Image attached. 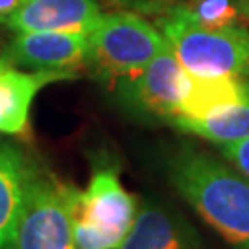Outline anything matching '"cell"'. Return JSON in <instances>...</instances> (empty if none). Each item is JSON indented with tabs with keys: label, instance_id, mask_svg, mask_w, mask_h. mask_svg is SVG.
<instances>
[{
	"label": "cell",
	"instance_id": "obj_1",
	"mask_svg": "<svg viewBox=\"0 0 249 249\" xmlns=\"http://www.w3.org/2000/svg\"><path fill=\"white\" fill-rule=\"evenodd\" d=\"M170 183L205 222L236 249H249V179L229 164L183 144L168 157Z\"/></svg>",
	"mask_w": 249,
	"mask_h": 249
},
{
	"label": "cell",
	"instance_id": "obj_2",
	"mask_svg": "<svg viewBox=\"0 0 249 249\" xmlns=\"http://www.w3.org/2000/svg\"><path fill=\"white\" fill-rule=\"evenodd\" d=\"M157 28L190 74L249 78V30L246 26L207 30L188 17L183 4L178 2L157 20Z\"/></svg>",
	"mask_w": 249,
	"mask_h": 249
},
{
	"label": "cell",
	"instance_id": "obj_3",
	"mask_svg": "<svg viewBox=\"0 0 249 249\" xmlns=\"http://www.w3.org/2000/svg\"><path fill=\"white\" fill-rule=\"evenodd\" d=\"M139 201L113 166L94 170L89 185L72 188V227L78 249H116L133 225Z\"/></svg>",
	"mask_w": 249,
	"mask_h": 249
},
{
	"label": "cell",
	"instance_id": "obj_4",
	"mask_svg": "<svg viewBox=\"0 0 249 249\" xmlns=\"http://www.w3.org/2000/svg\"><path fill=\"white\" fill-rule=\"evenodd\" d=\"M87 39V65L111 83L135 76L168 46L159 28L129 11L102 13Z\"/></svg>",
	"mask_w": 249,
	"mask_h": 249
},
{
	"label": "cell",
	"instance_id": "obj_5",
	"mask_svg": "<svg viewBox=\"0 0 249 249\" xmlns=\"http://www.w3.org/2000/svg\"><path fill=\"white\" fill-rule=\"evenodd\" d=\"M72 188L37 168L13 249H78L72 227Z\"/></svg>",
	"mask_w": 249,
	"mask_h": 249
},
{
	"label": "cell",
	"instance_id": "obj_6",
	"mask_svg": "<svg viewBox=\"0 0 249 249\" xmlns=\"http://www.w3.org/2000/svg\"><path fill=\"white\" fill-rule=\"evenodd\" d=\"M187 80L188 72L168 45L141 72L116 81V94L127 109L170 124L178 116Z\"/></svg>",
	"mask_w": 249,
	"mask_h": 249
},
{
	"label": "cell",
	"instance_id": "obj_7",
	"mask_svg": "<svg viewBox=\"0 0 249 249\" xmlns=\"http://www.w3.org/2000/svg\"><path fill=\"white\" fill-rule=\"evenodd\" d=\"M11 67L46 72H74L87 65L89 39L81 32H22L4 50Z\"/></svg>",
	"mask_w": 249,
	"mask_h": 249
},
{
	"label": "cell",
	"instance_id": "obj_8",
	"mask_svg": "<svg viewBox=\"0 0 249 249\" xmlns=\"http://www.w3.org/2000/svg\"><path fill=\"white\" fill-rule=\"evenodd\" d=\"M116 249H201L196 229L164 203L142 201L133 225Z\"/></svg>",
	"mask_w": 249,
	"mask_h": 249
},
{
	"label": "cell",
	"instance_id": "obj_9",
	"mask_svg": "<svg viewBox=\"0 0 249 249\" xmlns=\"http://www.w3.org/2000/svg\"><path fill=\"white\" fill-rule=\"evenodd\" d=\"M102 17L96 0H24L6 26L15 32H81L89 34Z\"/></svg>",
	"mask_w": 249,
	"mask_h": 249
},
{
	"label": "cell",
	"instance_id": "obj_10",
	"mask_svg": "<svg viewBox=\"0 0 249 249\" xmlns=\"http://www.w3.org/2000/svg\"><path fill=\"white\" fill-rule=\"evenodd\" d=\"M37 166L17 144L0 141V249H13Z\"/></svg>",
	"mask_w": 249,
	"mask_h": 249
},
{
	"label": "cell",
	"instance_id": "obj_11",
	"mask_svg": "<svg viewBox=\"0 0 249 249\" xmlns=\"http://www.w3.org/2000/svg\"><path fill=\"white\" fill-rule=\"evenodd\" d=\"M74 78V72H24L4 65L0 69V131L6 135L22 133L28 125L30 107L39 90L55 81Z\"/></svg>",
	"mask_w": 249,
	"mask_h": 249
},
{
	"label": "cell",
	"instance_id": "obj_12",
	"mask_svg": "<svg viewBox=\"0 0 249 249\" xmlns=\"http://www.w3.org/2000/svg\"><path fill=\"white\" fill-rule=\"evenodd\" d=\"M248 80L236 76L203 78L188 72L187 87L176 118H203L223 107L238 104L246 98Z\"/></svg>",
	"mask_w": 249,
	"mask_h": 249
},
{
	"label": "cell",
	"instance_id": "obj_13",
	"mask_svg": "<svg viewBox=\"0 0 249 249\" xmlns=\"http://www.w3.org/2000/svg\"><path fill=\"white\" fill-rule=\"evenodd\" d=\"M170 124L179 131L196 135L214 144L249 139V80L246 98L238 104L223 107L203 118H176Z\"/></svg>",
	"mask_w": 249,
	"mask_h": 249
},
{
	"label": "cell",
	"instance_id": "obj_14",
	"mask_svg": "<svg viewBox=\"0 0 249 249\" xmlns=\"http://www.w3.org/2000/svg\"><path fill=\"white\" fill-rule=\"evenodd\" d=\"M181 4L188 17L207 30L236 26L242 20L236 0H187Z\"/></svg>",
	"mask_w": 249,
	"mask_h": 249
},
{
	"label": "cell",
	"instance_id": "obj_15",
	"mask_svg": "<svg viewBox=\"0 0 249 249\" xmlns=\"http://www.w3.org/2000/svg\"><path fill=\"white\" fill-rule=\"evenodd\" d=\"M218 150L234 168L249 179V139L218 144Z\"/></svg>",
	"mask_w": 249,
	"mask_h": 249
},
{
	"label": "cell",
	"instance_id": "obj_16",
	"mask_svg": "<svg viewBox=\"0 0 249 249\" xmlns=\"http://www.w3.org/2000/svg\"><path fill=\"white\" fill-rule=\"evenodd\" d=\"M236 6L242 15V20L249 24V0H236Z\"/></svg>",
	"mask_w": 249,
	"mask_h": 249
},
{
	"label": "cell",
	"instance_id": "obj_17",
	"mask_svg": "<svg viewBox=\"0 0 249 249\" xmlns=\"http://www.w3.org/2000/svg\"><path fill=\"white\" fill-rule=\"evenodd\" d=\"M151 2H170V4H172V2H176V0H151Z\"/></svg>",
	"mask_w": 249,
	"mask_h": 249
},
{
	"label": "cell",
	"instance_id": "obj_18",
	"mask_svg": "<svg viewBox=\"0 0 249 249\" xmlns=\"http://www.w3.org/2000/svg\"><path fill=\"white\" fill-rule=\"evenodd\" d=\"M4 65H8V63L4 61V57H0V69H2V67H4Z\"/></svg>",
	"mask_w": 249,
	"mask_h": 249
}]
</instances>
